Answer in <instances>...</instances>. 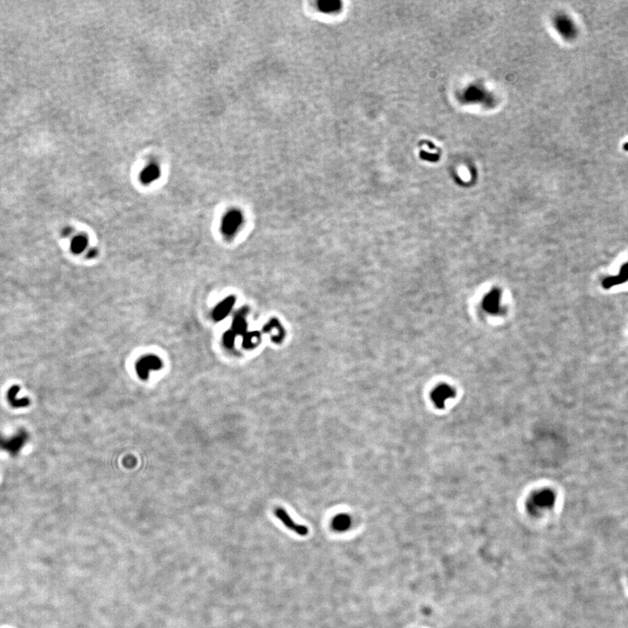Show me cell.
Instances as JSON below:
<instances>
[{
	"mask_svg": "<svg viewBox=\"0 0 628 628\" xmlns=\"http://www.w3.org/2000/svg\"><path fill=\"white\" fill-rule=\"evenodd\" d=\"M555 502V495L549 490H543L535 493L528 502L530 512L537 515L545 509H551Z\"/></svg>",
	"mask_w": 628,
	"mask_h": 628,
	"instance_id": "obj_1",
	"label": "cell"
},
{
	"mask_svg": "<svg viewBox=\"0 0 628 628\" xmlns=\"http://www.w3.org/2000/svg\"><path fill=\"white\" fill-rule=\"evenodd\" d=\"M161 359L155 355L144 356L138 361L136 364V372L141 379H147L151 371H156L162 369Z\"/></svg>",
	"mask_w": 628,
	"mask_h": 628,
	"instance_id": "obj_2",
	"label": "cell"
},
{
	"mask_svg": "<svg viewBox=\"0 0 628 628\" xmlns=\"http://www.w3.org/2000/svg\"><path fill=\"white\" fill-rule=\"evenodd\" d=\"M275 515L283 523L284 526L287 527L289 530L293 531L294 533L298 534L301 537H305L308 534V528L305 526V525H302V524L296 523L294 520L291 518V516L288 514L287 511L285 509H283V508H280V507L276 508V509H275Z\"/></svg>",
	"mask_w": 628,
	"mask_h": 628,
	"instance_id": "obj_3",
	"label": "cell"
},
{
	"mask_svg": "<svg viewBox=\"0 0 628 628\" xmlns=\"http://www.w3.org/2000/svg\"><path fill=\"white\" fill-rule=\"evenodd\" d=\"M455 397V390L448 385H441L432 392V400L436 407H445L448 400Z\"/></svg>",
	"mask_w": 628,
	"mask_h": 628,
	"instance_id": "obj_4",
	"label": "cell"
},
{
	"mask_svg": "<svg viewBox=\"0 0 628 628\" xmlns=\"http://www.w3.org/2000/svg\"><path fill=\"white\" fill-rule=\"evenodd\" d=\"M242 223V216L238 211H230L223 220L222 230L226 235H233Z\"/></svg>",
	"mask_w": 628,
	"mask_h": 628,
	"instance_id": "obj_5",
	"label": "cell"
},
{
	"mask_svg": "<svg viewBox=\"0 0 628 628\" xmlns=\"http://www.w3.org/2000/svg\"><path fill=\"white\" fill-rule=\"evenodd\" d=\"M161 176V169L158 165L152 163L147 165L140 173V179L144 184H149L155 180L158 179Z\"/></svg>",
	"mask_w": 628,
	"mask_h": 628,
	"instance_id": "obj_6",
	"label": "cell"
},
{
	"mask_svg": "<svg viewBox=\"0 0 628 628\" xmlns=\"http://www.w3.org/2000/svg\"><path fill=\"white\" fill-rule=\"evenodd\" d=\"M235 303V298L233 297L226 298L224 301H222L219 305L215 308L213 312V317L216 320H221L225 319L227 316L229 312H231L232 306L234 305Z\"/></svg>",
	"mask_w": 628,
	"mask_h": 628,
	"instance_id": "obj_7",
	"label": "cell"
},
{
	"mask_svg": "<svg viewBox=\"0 0 628 628\" xmlns=\"http://www.w3.org/2000/svg\"><path fill=\"white\" fill-rule=\"evenodd\" d=\"M88 246V239L84 236H78L72 241L71 250L74 253L82 252Z\"/></svg>",
	"mask_w": 628,
	"mask_h": 628,
	"instance_id": "obj_8",
	"label": "cell"
},
{
	"mask_svg": "<svg viewBox=\"0 0 628 628\" xmlns=\"http://www.w3.org/2000/svg\"><path fill=\"white\" fill-rule=\"evenodd\" d=\"M318 4L320 11L324 12H336L341 9V3L340 1H320Z\"/></svg>",
	"mask_w": 628,
	"mask_h": 628,
	"instance_id": "obj_9",
	"label": "cell"
},
{
	"mask_svg": "<svg viewBox=\"0 0 628 628\" xmlns=\"http://www.w3.org/2000/svg\"><path fill=\"white\" fill-rule=\"evenodd\" d=\"M25 436L20 435L17 438L11 439L10 442H3V448L5 447V449L10 450L11 452H17L18 449H20L23 442H25Z\"/></svg>",
	"mask_w": 628,
	"mask_h": 628,
	"instance_id": "obj_10",
	"label": "cell"
},
{
	"mask_svg": "<svg viewBox=\"0 0 628 628\" xmlns=\"http://www.w3.org/2000/svg\"><path fill=\"white\" fill-rule=\"evenodd\" d=\"M232 328L236 334H244L246 330V322L243 315H239L235 318L232 324Z\"/></svg>",
	"mask_w": 628,
	"mask_h": 628,
	"instance_id": "obj_11",
	"label": "cell"
},
{
	"mask_svg": "<svg viewBox=\"0 0 628 628\" xmlns=\"http://www.w3.org/2000/svg\"><path fill=\"white\" fill-rule=\"evenodd\" d=\"M350 526V520L347 516H340L334 520V528L339 531H344Z\"/></svg>",
	"mask_w": 628,
	"mask_h": 628,
	"instance_id": "obj_12",
	"label": "cell"
},
{
	"mask_svg": "<svg viewBox=\"0 0 628 628\" xmlns=\"http://www.w3.org/2000/svg\"><path fill=\"white\" fill-rule=\"evenodd\" d=\"M234 339H235V333L233 331L227 332L225 334V336H224V341H225V346H227L229 348L232 347L233 342H234Z\"/></svg>",
	"mask_w": 628,
	"mask_h": 628,
	"instance_id": "obj_13",
	"label": "cell"
},
{
	"mask_svg": "<svg viewBox=\"0 0 628 628\" xmlns=\"http://www.w3.org/2000/svg\"><path fill=\"white\" fill-rule=\"evenodd\" d=\"M95 251H92L91 252L89 253V256H94V255H95Z\"/></svg>",
	"mask_w": 628,
	"mask_h": 628,
	"instance_id": "obj_14",
	"label": "cell"
},
{
	"mask_svg": "<svg viewBox=\"0 0 628 628\" xmlns=\"http://www.w3.org/2000/svg\"><path fill=\"white\" fill-rule=\"evenodd\" d=\"M624 148H625V150H628V143H627L626 144V145H625Z\"/></svg>",
	"mask_w": 628,
	"mask_h": 628,
	"instance_id": "obj_15",
	"label": "cell"
}]
</instances>
